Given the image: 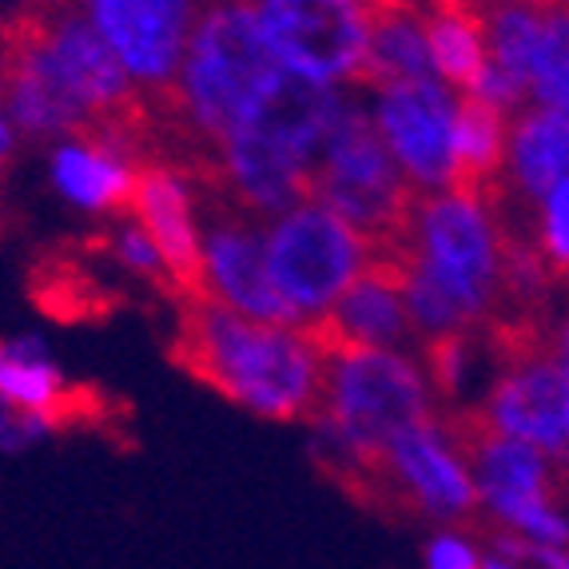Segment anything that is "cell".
<instances>
[{
  "instance_id": "cell-1",
  "label": "cell",
  "mask_w": 569,
  "mask_h": 569,
  "mask_svg": "<svg viewBox=\"0 0 569 569\" xmlns=\"http://www.w3.org/2000/svg\"><path fill=\"white\" fill-rule=\"evenodd\" d=\"M168 355L196 382L267 422H311L323 399L327 355L307 327L259 323L216 299L176 303Z\"/></svg>"
},
{
  "instance_id": "cell-2",
  "label": "cell",
  "mask_w": 569,
  "mask_h": 569,
  "mask_svg": "<svg viewBox=\"0 0 569 569\" xmlns=\"http://www.w3.org/2000/svg\"><path fill=\"white\" fill-rule=\"evenodd\" d=\"M435 415L422 359L407 351H327L323 399L315 410V458L327 475L362 482L399 430Z\"/></svg>"
},
{
  "instance_id": "cell-3",
  "label": "cell",
  "mask_w": 569,
  "mask_h": 569,
  "mask_svg": "<svg viewBox=\"0 0 569 569\" xmlns=\"http://www.w3.org/2000/svg\"><path fill=\"white\" fill-rule=\"evenodd\" d=\"M399 267L435 287L466 331H482L502 303V228L490 200L470 191L415 196L402 243L390 251Z\"/></svg>"
},
{
  "instance_id": "cell-4",
  "label": "cell",
  "mask_w": 569,
  "mask_h": 569,
  "mask_svg": "<svg viewBox=\"0 0 569 569\" xmlns=\"http://www.w3.org/2000/svg\"><path fill=\"white\" fill-rule=\"evenodd\" d=\"M415 196L418 191L382 143L375 112L359 104L342 108L331 140L315 160L311 200L351 223L375 247V259H387L407 236Z\"/></svg>"
},
{
  "instance_id": "cell-5",
  "label": "cell",
  "mask_w": 569,
  "mask_h": 569,
  "mask_svg": "<svg viewBox=\"0 0 569 569\" xmlns=\"http://www.w3.org/2000/svg\"><path fill=\"white\" fill-rule=\"evenodd\" d=\"M486 335L498 351V375L462 418H475L490 435L518 438L553 462L569 458V370L553 355L550 335L541 327Z\"/></svg>"
},
{
  "instance_id": "cell-6",
  "label": "cell",
  "mask_w": 569,
  "mask_h": 569,
  "mask_svg": "<svg viewBox=\"0 0 569 569\" xmlns=\"http://www.w3.org/2000/svg\"><path fill=\"white\" fill-rule=\"evenodd\" d=\"M370 259L375 247L319 200L283 211L267 228V276L299 327L319 323Z\"/></svg>"
},
{
  "instance_id": "cell-7",
  "label": "cell",
  "mask_w": 569,
  "mask_h": 569,
  "mask_svg": "<svg viewBox=\"0 0 569 569\" xmlns=\"http://www.w3.org/2000/svg\"><path fill=\"white\" fill-rule=\"evenodd\" d=\"M475 470L478 510L522 546H569V513L558 502L553 458L518 438L490 435L475 418H455Z\"/></svg>"
},
{
  "instance_id": "cell-8",
  "label": "cell",
  "mask_w": 569,
  "mask_h": 569,
  "mask_svg": "<svg viewBox=\"0 0 569 569\" xmlns=\"http://www.w3.org/2000/svg\"><path fill=\"white\" fill-rule=\"evenodd\" d=\"M259 29L276 60L315 84H359L367 68V0H259Z\"/></svg>"
},
{
  "instance_id": "cell-9",
  "label": "cell",
  "mask_w": 569,
  "mask_h": 569,
  "mask_svg": "<svg viewBox=\"0 0 569 569\" xmlns=\"http://www.w3.org/2000/svg\"><path fill=\"white\" fill-rule=\"evenodd\" d=\"M370 482L438 526H458L478 510L475 470L455 422L422 418L382 450Z\"/></svg>"
},
{
  "instance_id": "cell-10",
  "label": "cell",
  "mask_w": 569,
  "mask_h": 569,
  "mask_svg": "<svg viewBox=\"0 0 569 569\" xmlns=\"http://www.w3.org/2000/svg\"><path fill=\"white\" fill-rule=\"evenodd\" d=\"M200 12L203 0H88L84 17L160 116Z\"/></svg>"
},
{
  "instance_id": "cell-11",
  "label": "cell",
  "mask_w": 569,
  "mask_h": 569,
  "mask_svg": "<svg viewBox=\"0 0 569 569\" xmlns=\"http://www.w3.org/2000/svg\"><path fill=\"white\" fill-rule=\"evenodd\" d=\"M208 200V223H203V276H208V299L231 307V311L276 327H299L295 311L283 303L271 276H267V231L256 216L239 211L216 191L196 188Z\"/></svg>"
},
{
  "instance_id": "cell-12",
  "label": "cell",
  "mask_w": 569,
  "mask_h": 569,
  "mask_svg": "<svg viewBox=\"0 0 569 569\" xmlns=\"http://www.w3.org/2000/svg\"><path fill=\"white\" fill-rule=\"evenodd\" d=\"M375 123L418 196L455 188V92L442 80H410L375 92Z\"/></svg>"
},
{
  "instance_id": "cell-13",
  "label": "cell",
  "mask_w": 569,
  "mask_h": 569,
  "mask_svg": "<svg viewBox=\"0 0 569 569\" xmlns=\"http://www.w3.org/2000/svg\"><path fill=\"white\" fill-rule=\"evenodd\" d=\"M128 216L143 228L168 267L180 303L208 295L203 276V228L196 211V183L171 163H140Z\"/></svg>"
},
{
  "instance_id": "cell-14",
  "label": "cell",
  "mask_w": 569,
  "mask_h": 569,
  "mask_svg": "<svg viewBox=\"0 0 569 569\" xmlns=\"http://www.w3.org/2000/svg\"><path fill=\"white\" fill-rule=\"evenodd\" d=\"M319 351H402L418 342L395 259H370L355 283L331 303L319 323L307 327Z\"/></svg>"
},
{
  "instance_id": "cell-15",
  "label": "cell",
  "mask_w": 569,
  "mask_h": 569,
  "mask_svg": "<svg viewBox=\"0 0 569 569\" xmlns=\"http://www.w3.org/2000/svg\"><path fill=\"white\" fill-rule=\"evenodd\" d=\"M569 176V120L550 108L530 104L510 116L502 183L486 196L493 208L533 216V203Z\"/></svg>"
},
{
  "instance_id": "cell-16",
  "label": "cell",
  "mask_w": 569,
  "mask_h": 569,
  "mask_svg": "<svg viewBox=\"0 0 569 569\" xmlns=\"http://www.w3.org/2000/svg\"><path fill=\"white\" fill-rule=\"evenodd\" d=\"M48 168H52V183H57L60 196L88 216L116 219L128 216V208H132L140 163L132 156L116 152L112 143L88 140V136H64V140L52 143Z\"/></svg>"
},
{
  "instance_id": "cell-17",
  "label": "cell",
  "mask_w": 569,
  "mask_h": 569,
  "mask_svg": "<svg viewBox=\"0 0 569 569\" xmlns=\"http://www.w3.org/2000/svg\"><path fill=\"white\" fill-rule=\"evenodd\" d=\"M0 402L52 418L57 430L77 427L96 415L92 390L68 387L64 370L48 359V351L37 339L0 342Z\"/></svg>"
},
{
  "instance_id": "cell-18",
  "label": "cell",
  "mask_w": 569,
  "mask_h": 569,
  "mask_svg": "<svg viewBox=\"0 0 569 569\" xmlns=\"http://www.w3.org/2000/svg\"><path fill=\"white\" fill-rule=\"evenodd\" d=\"M370 40L362 88H390L410 80H438L427 44V9L422 0H367Z\"/></svg>"
},
{
  "instance_id": "cell-19",
  "label": "cell",
  "mask_w": 569,
  "mask_h": 569,
  "mask_svg": "<svg viewBox=\"0 0 569 569\" xmlns=\"http://www.w3.org/2000/svg\"><path fill=\"white\" fill-rule=\"evenodd\" d=\"M506 143H510V116L482 96H455V188L470 196H490L502 183Z\"/></svg>"
},
{
  "instance_id": "cell-20",
  "label": "cell",
  "mask_w": 569,
  "mask_h": 569,
  "mask_svg": "<svg viewBox=\"0 0 569 569\" xmlns=\"http://www.w3.org/2000/svg\"><path fill=\"white\" fill-rule=\"evenodd\" d=\"M96 251L112 259L128 279L152 287V291H160L163 299H176V303H180V295H176V283H171L160 251L152 247V239L143 236V228L132 216L108 219V228L96 236Z\"/></svg>"
},
{
  "instance_id": "cell-21",
  "label": "cell",
  "mask_w": 569,
  "mask_h": 569,
  "mask_svg": "<svg viewBox=\"0 0 569 569\" xmlns=\"http://www.w3.org/2000/svg\"><path fill=\"white\" fill-rule=\"evenodd\" d=\"M530 243L541 263H546L553 283H566L569 279V176L561 183H553V188L533 203Z\"/></svg>"
},
{
  "instance_id": "cell-22",
  "label": "cell",
  "mask_w": 569,
  "mask_h": 569,
  "mask_svg": "<svg viewBox=\"0 0 569 569\" xmlns=\"http://www.w3.org/2000/svg\"><path fill=\"white\" fill-rule=\"evenodd\" d=\"M486 550L478 546L470 533H462L458 526H442L422 550V566L427 569H482Z\"/></svg>"
},
{
  "instance_id": "cell-23",
  "label": "cell",
  "mask_w": 569,
  "mask_h": 569,
  "mask_svg": "<svg viewBox=\"0 0 569 569\" xmlns=\"http://www.w3.org/2000/svg\"><path fill=\"white\" fill-rule=\"evenodd\" d=\"M48 435H60L57 422L44 415H29L9 402H0V455H20V450L37 447Z\"/></svg>"
},
{
  "instance_id": "cell-24",
  "label": "cell",
  "mask_w": 569,
  "mask_h": 569,
  "mask_svg": "<svg viewBox=\"0 0 569 569\" xmlns=\"http://www.w3.org/2000/svg\"><path fill=\"white\" fill-rule=\"evenodd\" d=\"M482 569H530V566H526V561H518L513 553H506V550H498V546H493V550H486Z\"/></svg>"
},
{
  "instance_id": "cell-25",
  "label": "cell",
  "mask_w": 569,
  "mask_h": 569,
  "mask_svg": "<svg viewBox=\"0 0 569 569\" xmlns=\"http://www.w3.org/2000/svg\"><path fill=\"white\" fill-rule=\"evenodd\" d=\"M550 347H553V355H558V362L569 370V319H561L558 327H553V335H550Z\"/></svg>"
},
{
  "instance_id": "cell-26",
  "label": "cell",
  "mask_w": 569,
  "mask_h": 569,
  "mask_svg": "<svg viewBox=\"0 0 569 569\" xmlns=\"http://www.w3.org/2000/svg\"><path fill=\"white\" fill-rule=\"evenodd\" d=\"M12 148H17V132H12L9 116H4V108H0V163H9Z\"/></svg>"
},
{
  "instance_id": "cell-27",
  "label": "cell",
  "mask_w": 569,
  "mask_h": 569,
  "mask_svg": "<svg viewBox=\"0 0 569 569\" xmlns=\"http://www.w3.org/2000/svg\"><path fill=\"white\" fill-rule=\"evenodd\" d=\"M510 4H526V9H558V4H569V0H510Z\"/></svg>"
},
{
  "instance_id": "cell-28",
  "label": "cell",
  "mask_w": 569,
  "mask_h": 569,
  "mask_svg": "<svg viewBox=\"0 0 569 569\" xmlns=\"http://www.w3.org/2000/svg\"><path fill=\"white\" fill-rule=\"evenodd\" d=\"M0 77H4V48H0Z\"/></svg>"
},
{
  "instance_id": "cell-29",
  "label": "cell",
  "mask_w": 569,
  "mask_h": 569,
  "mask_svg": "<svg viewBox=\"0 0 569 569\" xmlns=\"http://www.w3.org/2000/svg\"><path fill=\"white\" fill-rule=\"evenodd\" d=\"M0 4H4V0H0Z\"/></svg>"
},
{
  "instance_id": "cell-30",
  "label": "cell",
  "mask_w": 569,
  "mask_h": 569,
  "mask_svg": "<svg viewBox=\"0 0 569 569\" xmlns=\"http://www.w3.org/2000/svg\"><path fill=\"white\" fill-rule=\"evenodd\" d=\"M422 4H427V0H422Z\"/></svg>"
}]
</instances>
